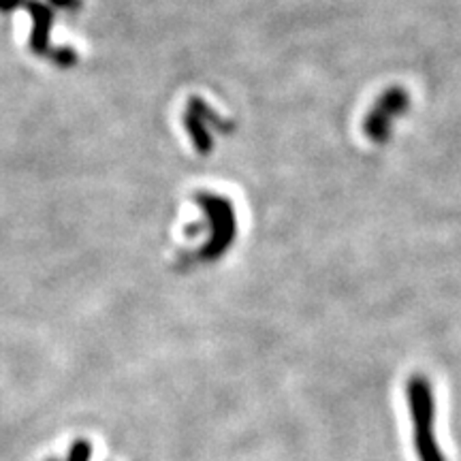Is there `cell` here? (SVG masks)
<instances>
[{
    "mask_svg": "<svg viewBox=\"0 0 461 461\" xmlns=\"http://www.w3.org/2000/svg\"><path fill=\"white\" fill-rule=\"evenodd\" d=\"M408 403H411V417L414 425V447L420 461H447L438 448L434 434V395H431L429 380L423 376H412L408 380Z\"/></svg>",
    "mask_w": 461,
    "mask_h": 461,
    "instance_id": "6da1fadb",
    "label": "cell"
}]
</instances>
